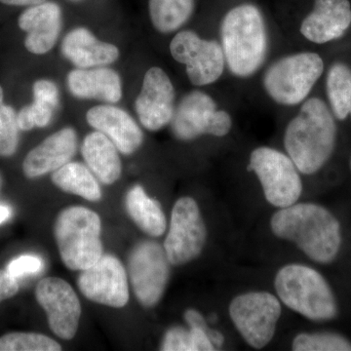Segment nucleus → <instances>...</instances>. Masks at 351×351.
I'll return each mask as SVG.
<instances>
[{
  "label": "nucleus",
  "mask_w": 351,
  "mask_h": 351,
  "mask_svg": "<svg viewBox=\"0 0 351 351\" xmlns=\"http://www.w3.org/2000/svg\"><path fill=\"white\" fill-rule=\"evenodd\" d=\"M270 228L276 237L292 242L315 263H332L341 249L338 219L315 203H295L281 208L272 215Z\"/></svg>",
  "instance_id": "f257e3e1"
},
{
  "label": "nucleus",
  "mask_w": 351,
  "mask_h": 351,
  "mask_svg": "<svg viewBox=\"0 0 351 351\" xmlns=\"http://www.w3.org/2000/svg\"><path fill=\"white\" fill-rule=\"evenodd\" d=\"M337 119L324 100L313 97L302 104L284 133V147L300 173L313 175L334 154Z\"/></svg>",
  "instance_id": "f03ea898"
},
{
  "label": "nucleus",
  "mask_w": 351,
  "mask_h": 351,
  "mask_svg": "<svg viewBox=\"0 0 351 351\" xmlns=\"http://www.w3.org/2000/svg\"><path fill=\"white\" fill-rule=\"evenodd\" d=\"M221 38L226 63L233 75L249 77L263 66L267 34L257 6L240 4L228 11L221 21Z\"/></svg>",
  "instance_id": "7ed1b4c3"
},
{
  "label": "nucleus",
  "mask_w": 351,
  "mask_h": 351,
  "mask_svg": "<svg viewBox=\"0 0 351 351\" xmlns=\"http://www.w3.org/2000/svg\"><path fill=\"white\" fill-rule=\"evenodd\" d=\"M274 288L284 306L307 319L324 322L338 315L336 297L326 279L308 265H284L277 271Z\"/></svg>",
  "instance_id": "20e7f679"
},
{
  "label": "nucleus",
  "mask_w": 351,
  "mask_h": 351,
  "mask_svg": "<svg viewBox=\"0 0 351 351\" xmlns=\"http://www.w3.org/2000/svg\"><path fill=\"white\" fill-rule=\"evenodd\" d=\"M54 234L60 257L69 269L82 271L103 256L101 219L88 208L64 209L55 221Z\"/></svg>",
  "instance_id": "39448f33"
},
{
  "label": "nucleus",
  "mask_w": 351,
  "mask_h": 351,
  "mask_svg": "<svg viewBox=\"0 0 351 351\" xmlns=\"http://www.w3.org/2000/svg\"><path fill=\"white\" fill-rule=\"evenodd\" d=\"M324 71V61L317 53H295L280 58L267 69L263 88L276 103L293 107L306 100Z\"/></svg>",
  "instance_id": "423d86ee"
},
{
  "label": "nucleus",
  "mask_w": 351,
  "mask_h": 351,
  "mask_svg": "<svg viewBox=\"0 0 351 351\" xmlns=\"http://www.w3.org/2000/svg\"><path fill=\"white\" fill-rule=\"evenodd\" d=\"M248 168L257 176L265 200L272 206L289 207L301 197L300 171L288 154L269 147H257L251 152Z\"/></svg>",
  "instance_id": "0eeeda50"
},
{
  "label": "nucleus",
  "mask_w": 351,
  "mask_h": 351,
  "mask_svg": "<svg viewBox=\"0 0 351 351\" xmlns=\"http://www.w3.org/2000/svg\"><path fill=\"white\" fill-rule=\"evenodd\" d=\"M228 313L244 341L255 350H262L276 335L282 307L280 300L271 293L253 291L237 295Z\"/></svg>",
  "instance_id": "6e6552de"
},
{
  "label": "nucleus",
  "mask_w": 351,
  "mask_h": 351,
  "mask_svg": "<svg viewBox=\"0 0 351 351\" xmlns=\"http://www.w3.org/2000/svg\"><path fill=\"white\" fill-rule=\"evenodd\" d=\"M171 263L164 247L145 240L134 247L128 258V272L138 302L147 308L162 299L170 279Z\"/></svg>",
  "instance_id": "1a4fd4ad"
},
{
  "label": "nucleus",
  "mask_w": 351,
  "mask_h": 351,
  "mask_svg": "<svg viewBox=\"0 0 351 351\" xmlns=\"http://www.w3.org/2000/svg\"><path fill=\"white\" fill-rule=\"evenodd\" d=\"M206 241L207 228L197 202L189 196L179 198L163 244L171 265L179 267L193 262L199 257Z\"/></svg>",
  "instance_id": "9d476101"
},
{
  "label": "nucleus",
  "mask_w": 351,
  "mask_h": 351,
  "mask_svg": "<svg viewBox=\"0 0 351 351\" xmlns=\"http://www.w3.org/2000/svg\"><path fill=\"white\" fill-rule=\"evenodd\" d=\"M175 137L191 141L203 135L225 137L232 128L230 113L217 108L216 101L202 91L191 92L182 99L171 120Z\"/></svg>",
  "instance_id": "9b49d317"
},
{
  "label": "nucleus",
  "mask_w": 351,
  "mask_h": 351,
  "mask_svg": "<svg viewBox=\"0 0 351 351\" xmlns=\"http://www.w3.org/2000/svg\"><path fill=\"white\" fill-rule=\"evenodd\" d=\"M170 52L178 63L184 64L189 82L195 86H206L219 80L226 66L221 44L199 38L191 31L176 34L170 43Z\"/></svg>",
  "instance_id": "f8f14e48"
},
{
  "label": "nucleus",
  "mask_w": 351,
  "mask_h": 351,
  "mask_svg": "<svg viewBox=\"0 0 351 351\" xmlns=\"http://www.w3.org/2000/svg\"><path fill=\"white\" fill-rule=\"evenodd\" d=\"M36 298L47 314L51 331L60 339L75 338L82 304L73 288L59 277H46L36 285Z\"/></svg>",
  "instance_id": "ddd939ff"
},
{
  "label": "nucleus",
  "mask_w": 351,
  "mask_h": 351,
  "mask_svg": "<svg viewBox=\"0 0 351 351\" xmlns=\"http://www.w3.org/2000/svg\"><path fill=\"white\" fill-rule=\"evenodd\" d=\"M80 292L91 302L120 308L129 302V286L123 265L112 255H103L77 279Z\"/></svg>",
  "instance_id": "4468645a"
},
{
  "label": "nucleus",
  "mask_w": 351,
  "mask_h": 351,
  "mask_svg": "<svg viewBox=\"0 0 351 351\" xmlns=\"http://www.w3.org/2000/svg\"><path fill=\"white\" fill-rule=\"evenodd\" d=\"M174 103L175 89L169 76L162 69H149L135 103L142 125L154 132L168 125L174 115Z\"/></svg>",
  "instance_id": "2eb2a0df"
},
{
  "label": "nucleus",
  "mask_w": 351,
  "mask_h": 351,
  "mask_svg": "<svg viewBox=\"0 0 351 351\" xmlns=\"http://www.w3.org/2000/svg\"><path fill=\"white\" fill-rule=\"evenodd\" d=\"M350 27V0H314L313 11L302 20L301 34L322 45L343 38Z\"/></svg>",
  "instance_id": "dca6fc26"
},
{
  "label": "nucleus",
  "mask_w": 351,
  "mask_h": 351,
  "mask_svg": "<svg viewBox=\"0 0 351 351\" xmlns=\"http://www.w3.org/2000/svg\"><path fill=\"white\" fill-rule=\"evenodd\" d=\"M18 24L27 32V50L32 54H46L54 47L61 32V8L56 3L46 1L29 7L21 14Z\"/></svg>",
  "instance_id": "f3484780"
},
{
  "label": "nucleus",
  "mask_w": 351,
  "mask_h": 351,
  "mask_svg": "<svg viewBox=\"0 0 351 351\" xmlns=\"http://www.w3.org/2000/svg\"><path fill=\"white\" fill-rule=\"evenodd\" d=\"M88 124L105 134L121 154H134L143 144L144 135L130 115L114 106L101 105L90 108Z\"/></svg>",
  "instance_id": "a211bd4d"
},
{
  "label": "nucleus",
  "mask_w": 351,
  "mask_h": 351,
  "mask_svg": "<svg viewBox=\"0 0 351 351\" xmlns=\"http://www.w3.org/2000/svg\"><path fill=\"white\" fill-rule=\"evenodd\" d=\"M77 136L73 128L52 134L25 156L23 171L29 179H36L63 167L75 156Z\"/></svg>",
  "instance_id": "6ab92c4d"
},
{
  "label": "nucleus",
  "mask_w": 351,
  "mask_h": 351,
  "mask_svg": "<svg viewBox=\"0 0 351 351\" xmlns=\"http://www.w3.org/2000/svg\"><path fill=\"white\" fill-rule=\"evenodd\" d=\"M62 53L78 69L107 66L119 57L117 46L99 40L84 27H77L66 34L62 43Z\"/></svg>",
  "instance_id": "aec40b11"
},
{
  "label": "nucleus",
  "mask_w": 351,
  "mask_h": 351,
  "mask_svg": "<svg viewBox=\"0 0 351 351\" xmlns=\"http://www.w3.org/2000/svg\"><path fill=\"white\" fill-rule=\"evenodd\" d=\"M69 92L78 99L115 104L122 97L119 73L107 68L76 69L68 75Z\"/></svg>",
  "instance_id": "412c9836"
},
{
  "label": "nucleus",
  "mask_w": 351,
  "mask_h": 351,
  "mask_svg": "<svg viewBox=\"0 0 351 351\" xmlns=\"http://www.w3.org/2000/svg\"><path fill=\"white\" fill-rule=\"evenodd\" d=\"M82 154L88 168L103 184H114L121 176L119 149L101 132L90 133L83 141Z\"/></svg>",
  "instance_id": "4be33fe9"
},
{
  "label": "nucleus",
  "mask_w": 351,
  "mask_h": 351,
  "mask_svg": "<svg viewBox=\"0 0 351 351\" xmlns=\"http://www.w3.org/2000/svg\"><path fill=\"white\" fill-rule=\"evenodd\" d=\"M127 213L141 230L151 237H162L167 219L160 203L149 197L140 184L129 189L125 198Z\"/></svg>",
  "instance_id": "5701e85b"
},
{
  "label": "nucleus",
  "mask_w": 351,
  "mask_h": 351,
  "mask_svg": "<svg viewBox=\"0 0 351 351\" xmlns=\"http://www.w3.org/2000/svg\"><path fill=\"white\" fill-rule=\"evenodd\" d=\"M225 338L221 332L203 327L175 326L164 335L161 350L164 351H213L223 346Z\"/></svg>",
  "instance_id": "b1692460"
},
{
  "label": "nucleus",
  "mask_w": 351,
  "mask_h": 351,
  "mask_svg": "<svg viewBox=\"0 0 351 351\" xmlns=\"http://www.w3.org/2000/svg\"><path fill=\"white\" fill-rule=\"evenodd\" d=\"M53 184L64 193H73L89 201H99L101 189L96 176L82 163H66L53 172Z\"/></svg>",
  "instance_id": "393cba45"
},
{
  "label": "nucleus",
  "mask_w": 351,
  "mask_h": 351,
  "mask_svg": "<svg viewBox=\"0 0 351 351\" xmlns=\"http://www.w3.org/2000/svg\"><path fill=\"white\" fill-rule=\"evenodd\" d=\"M328 106L335 119H351V69L343 62H336L328 69L326 82Z\"/></svg>",
  "instance_id": "a878e982"
},
{
  "label": "nucleus",
  "mask_w": 351,
  "mask_h": 351,
  "mask_svg": "<svg viewBox=\"0 0 351 351\" xmlns=\"http://www.w3.org/2000/svg\"><path fill=\"white\" fill-rule=\"evenodd\" d=\"M152 25L161 34L177 31L195 10V0H149Z\"/></svg>",
  "instance_id": "bb28decb"
},
{
  "label": "nucleus",
  "mask_w": 351,
  "mask_h": 351,
  "mask_svg": "<svg viewBox=\"0 0 351 351\" xmlns=\"http://www.w3.org/2000/svg\"><path fill=\"white\" fill-rule=\"evenodd\" d=\"M55 339L38 332H9L0 338V351H60Z\"/></svg>",
  "instance_id": "cd10ccee"
},
{
  "label": "nucleus",
  "mask_w": 351,
  "mask_h": 351,
  "mask_svg": "<svg viewBox=\"0 0 351 351\" xmlns=\"http://www.w3.org/2000/svg\"><path fill=\"white\" fill-rule=\"evenodd\" d=\"M295 351H351V343L335 332H301L292 343Z\"/></svg>",
  "instance_id": "c85d7f7f"
},
{
  "label": "nucleus",
  "mask_w": 351,
  "mask_h": 351,
  "mask_svg": "<svg viewBox=\"0 0 351 351\" xmlns=\"http://www.w3.org/2000/svg\"><path fill=\"white\" fill-rule=\"evenodd\" d=\"M17 114L9 106H0V156H12L19 145Z\"/></svg>",
  "instance_id": "c756f323"
},
{
  "label": "nucleus",
  "mask_w": 351,
  "mask_h": 351,
  "mask_svg": "<svg viewBox=\"0 0 351 351\" xmlns=\"http://www.w3.org/2000/svg\"><path fill=\"white\" fill-rule=\"evenodd\" d=\"M55 108H56L49 104L34 100L32 105L23 108L17 114L18 126L20 130L29 131L36 127L43 128L47 126L52 120Z\"/></svg>",
  "instance_id": "7c9ffc66"
},
{
  "label": "nucleus",
  "mask_w": 351,
  "mask_h": 351,
  "mask_svg": "<svg viewBox=\"0 0 351 351\" xmlns=\"http://www.w3.org/2000/svg\"><path fill=\"white\" fill-rule=\"evenodd\" d=\"M43 267V261L38 256L23 255L9 263L6 270L11 276L18 278L27 274H36L40 271Z\"/></svg>",
  "instance_id": "2f4dec72"
},
{
  "label": "nucleus",
  "mask_w": 351,
  "mask_h": 351,
  "mask_svg": "<svg viewBox=\"0 0 351 351\" xmlns=\"http://www.w3.org/2000/svg\"><path fill=\"white\" fill-rule=\"evenodd\" d=\"M34 98L56 108L59 105V91L56 84L50 80H38L34 84Z\"/></svg>",
  "instance_id": "473e14b6"
},
{
  "label": "nucleus",
  "mask_w": 351,
  "mask_h": 351,
  "mask_svg": "<svg viewBox=\"0 0 351 351\" xmlns=\"http://www.w3.org/2000/svg\"><path fill=\"white\" fill-rule=\"evenodd\" d=\"M19 289L17 278L11 276L6 269H0V302L17 295Z\"/></svg>",
  "instance_id": "72a5a7b5"
},
{
  "label": "nucleus",
  "mask_w": 351,
  "mask_h": 351,
  "mask_svg": "<svg viewBox=\"0 0 351 351\" xmlns=\"http://www.w3.org/2000/svg\"><path fill=\"white\" fill-rule=\"evenodd\" d=\"M45 1L46 0H0L2 3L12 6H34Z\"/></svg>",
  "instance_id": "f704fd0d"
},
{
  "label": "nucleus",
  "mask_w": 351,
  "mask_h": 351,
  "mask_svg": "<svg viewBox=\"0 0 351 351\" xmlns=\"http://www.w3.org/2000/svg\"><path fill=\"white\" fill-rule=\"evenodd\" d=\"M11 214L12 212H11L10 208L5 205H0V225L10 218Z\"/></svg>",
  "instance_id": "c9c22d12"
},
{
  "label": "nucleus",
  "mask_w": 351,
  "mask_h": 351,
  "mask_svg": "<svg viewBox=\"0 0 351 351\" xmlns=\"http://www.w3.org/2000/svg\"><path fill=\"white\" fill-rule=\"evenodd\" d=\"M2 101H3V89L0 86V106L2 105Z\"/></svg>",
  "instance_id": "e433bc0d"
},
{
  "label": "nucleus",
  "mask_w": 351,
  "mask_h": 351,
  "mask_svg": "<svg viewBox=\"0 0 351 351\" xmlns=\"http://www.w3.org/2000/svg\"><path fill=\"white\" fill-rule=\"evenodd\" d=\"M1 184H2V180H1V176H0V189H1Z\"/></svg>",
  "instance_id": "4c0bfd02"
},
{
  "label": "nucleus",
  "mask_w": 351,
  "mask_h": 351,
  "mask_svg": "<svg viewBox=\"0 0 351 351\" xmlns=\"http://www.w3.org/2000/svg\"><path fill=\"white\" fill-rule=\"evenodd\" d=\"M350 170H351V158H350Z\"/></svg>",
  "instance_id": "58836bf2"
},
{
  "label": "nucleus",
  "mask_w": 351,
  "mask_h": 351,
  "mask_svg": "<svg viewBox=\"0 0 351 351\" xmlns=\"http://www.w3.org/2000/svg\"><path fill=\"white\" fill-rule=\"evenodd\" d=\"M75 1H76V0H75Z\"/></svg>",
  "instance_id": "ea45409f"
}]
</instances>
